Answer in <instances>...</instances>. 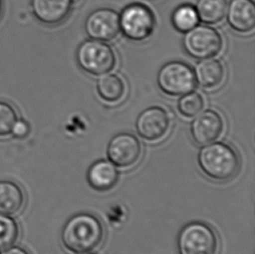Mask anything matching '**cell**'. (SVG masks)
I'll return each mask as SVG.
<instances>
[{"mask_svg": "<svg viewBox=\"0 0 255 254\" xmlns=\"http://www.w3.org/2000/svg\"><path fill=\"white\" fill-rule=\"evenodd\" d=\"M24 193L17 184L0 181V214L13 215L20 211L24 205Z\"/></svg>", "mask_w": 255, "mask_h": 254, "instance_id": "2e32d148", "label": "cell"}, {"mask_svg": "<svg viewBox=\"0 0 255 254\" xmlns=\"http://www.w3.org/2000/svg\"><path fill=\"white\" fill-rule=\"evenodd\" d=\"M76 60L84 72L90 75L101 76L115 67L117 58L114 49L107 43L88 39L77 49Z\"/></svg>", "mask_w": 255, "mask_h": 254, "instance_id": "277c9868", "label": "cell"}, {"mask_svg": "<svg viewBox=\"0 0 255 254\" xmlns=\"http://www.w3.org/2000/svg\"><path fill=\"white\" fill-rule=\"evenodd\" d=\"M3 0H0V18L2 17V15H3Z\"/></svg>", "mask_w": 255, "mask_h": 254, "instance_id": "d4e9b609", "label": "cell"}, {"mask_svg": "<svg viewBox=\"0 0 255 254\" xmlns=\"http://www.w3.org/2000/svg\"><path fill=\"white\" fill-rule=\"evenodd\" d=\"M191 124V135L198 145L217 140L224 129V121L216 111L207 110L196 115Z\"/></svg>", "mask_w": 255, "mask_h": 254, "instance_id": "8fae6325", "label": "cell"}, {"mask_svg": "<svg viewBox=\"0 0 255 254\" xmlns=\"http://www.w3.org/2000/svg\"><path fill=\"white\" fill-rule=\"evenodd\" d=\"M17 119L15 108L10 104L0 101V137L10 134L11 128Z\"/></svg>", "mask_w": 255, "mask_h": 254, "instance_id": "7402d4cb", "label": "cell"}, {"mask_svg": "<svg viewBox=\"0 0 255 254\" xmlns=\"http://www.w3.org/2000/svg\"><path fill=\"white\" fill-rule=\"evenodd\" d=\"M85 30L90 38L100 41H111L121 31L120 14L111 8L93 10L86 17Z\"/></svg>", "mask_w": 255, "mask_h": 254, "instance_id": "9c48e42d", "label": "cell"}, {"mask_svg": "<svg viewBox=\"0 0 255 254\" xmlns=\"http://www.w3.org/2000/svg\"><path fill=\"white\" fill-rule=\"evenodd\" d=\"M80 0H73V4H76V3H80Z\"/></svg>", "mask_w": 255, "mask_h": 254, "instance_id": "484cf974", "label": "cell"}, {"mask_svg": "<svg viewBox=\"0 0 255 254\" xmlns=\"http://www.w3.org/2000/svg\"><path fill=\"white\" fill-rule=\"evenodd\" d=\"M228 0H198L195 9L204 24H214L223 20L227 10Z\"/></svg>", "mask_w": 255, "mask_h": 254, "instance_id": "ac0fdd59", "label": "cell"}, {"mask_svg": "<svg viewBox=\"0 0 255 254\" xmlns=\"http://www.w3.org/2000/svg\"><path fill=\"white\" fill-rule=\"evenodd\" d=\"M31 130V127L29 126L27 122L23 120L17 119V121L14 123L13 127L10 130V134L16 138H24L27 137Z\"/></svg>", "mask_w": 255, "mask_h": 254, "instance_id": "603a6c76", "label": "cell"}, {"mask_svg": "<svg viewBox=\"0 0 255 254\" xmlns=\"http://www.w3.org/2000/svg\"><path fill=\"white\" fill-rule=\"evenodd\" d=\"M203 97L197 92H190L181 96L178 102V110L184 117L193 118L203 110Z\"/></svg>", "mask_w": 255, "mask_h": 254, "instance_id": "ffe728a7", "label": "cell"}, {"mask_svg": "<svg viewBox=\"0 0 255 254\" xmlns=\"http://www.w3.org/2000/svg\"><path fill=\"white\" fill-rule=\"evenodd\" d=\"M73 6V0H31L35 18L46 25L61 24L69 16Z\"/></svg>", "mask_w": 255, "mask_h": 254, "instance_id": "7c38bea8", "label": "cell"}, {"mask_svg": "<svg viewBox=\"0 0 255 254\" xmlns=\"http://www.w3.org/2000/svg\"><path fill=\"white\" fill-rule=\"evenodd\" d=\"M121 31L131 41H144L152 34L156 21L152 10L145 4L133 3L125 7L120 15Z\"/></svg>", "mask_w": 255, "mask_h": 254, "instance_id": "5b68a950", "label": "cell"}, {"mask_svg": "<svg viewBox=\"0 0 255 254\" xmlns=\"http://www.w3.org/2000/svg\"><path fill=\"white\" fill-rule=\"evenodd\" d=\"M0 254H29L27 251H25L24 248L19 247H9V248L3 249Z\"/></svg>", "mask_w": 255, "mask_h": 254, "instance_id": "cb8c5ba5", "label": "cell"}, {"mask_svg": "<svg viewBox=\"0 0 255 254\" xmlns=\"http://www.w3.org/2000/svg\"><path fill=\"white\" fill-rule=\"evenodd\" d=\"M193 72L196 83L204 89H214L221 86L224 80V66L218 59H201Z\"/></svg>", "mask_w": 255, "mask_h": 254, "instance_id": "9a60e30c", "label": "cell"}, {"mask_svg": "<svg viewBox=\"0 0 255 254\" xmlns=\"http://www.w3.org/2000/svg\"><path fill=\"white\" fill-rule=\"evenodd\" d=\"M157 84L166 95L182 96L195 89L196 79L190 65L181 61H171L159 69Z\"/></svg>", "mask_w": 255, "mask_h": 254, "instance_id": "8992f818", "label": "cell"}, {"mask_svg": "<svg viewBox=\"0 0 255 254\" xmlns=\"http://www.w3.org/2000/svg\"><path fill=\"white\" fill-rule=\"evenodd\" d=\"M227 19L230 27L239 33H249L255 27L254 0H231L228 5Z\"/></svg>", "mask_w": 255, "mask_h": 254, "instance_id": "4fadbf2b", "label": "cell"}, {"mask_svg": "<svg viewBox=\"0 0 255 254\" xmlns=\"http://www.w3.org/2000/svg\"><path fill=\"white\" fill-rule=\"evenodd\" d=\"M119 180V172L115 165L108 160H99L91 165L87 172V181L98 192L113 189Z\"/></svg>", "mask_w": 255, "mask_h": 254, "instance_id": "5bb4252c", "label": "cell"}, {"mask_svg": "<svg viewBox=\"0 0 255 254\" xmlns=\"http://www.w3.org/2000/svg\"><path fill=\"white\" fill-rule=\"evenodd\" d=\"M97 91L102 100L109 103H116L124 97L126 85L120 76L107 73L98 79Z\"/></svg>", "mask_w": 255, "mask_h": 254, "instance_id": "e0dca14e", "label": "cell"}, {"mask_svg": "<svg viewBox=\"0 0 255 254\" xmlns=\"http://www.w3.org/2000/svg\"><path fill=\"white\" fill-rule=\"evenodd\" d=\"M177 246L179 254H218L220 241L213 227L195 221L179 232Z\"/></svg>", "mask_w": 255, "mask_h": 254, "instance_id": "3957f363", "label": "cell"}, {"mask_svg": "<svg viewBox=\"0 0 255 254\" xmlns=\"http://www.w3.org/2000/svg\"><path fill=\"white\" fill-rule=\"evenodd\" d=\"M105 230L100 219L88 213L72 217L61 233L63 246L74 254L89 253L96 249L104 240Z\"/></svg>", "mask_w": 255, "mask_h": 254, "instance_id": "6da1fadb", "label": "cell"}, {"mask_svg": "<svg viewBox=\"0 0 255 254\" xmlns=\"http://www.w3.org/2000/svg\"><path fill=\"white\" fill-rule=\"evenodd\" d=\"M18 227L16 221L4 214H0V250L9 248L17 241Z\"/></svg>", "mask_w": 255, "mask_h": 254, "instance_id": "44dd1931", "label": "cell"}, {"mask_svg": "<svg viewBox=\"0 0 255 254\" xmlns=\"http://www.w3.org/2000/svg\"><path fill=\"white\" fill-rule=\"evenodd\" d=\"M140 142L133 134L122 132L111 139L107 147L109 161L120 168H131L141 158Z\"/></svg>", "mask_w": 255, "mask_h": 254, "instance_id": "ba28073f", "label": "cell"}, {"mask_svg": "<svg viewBox=\"0 0 255 254\" xmlns=\"http://www.w3.org/2000/svg\"><path fill=\"white\" fill-rule=\"evenodd\" d=\"M200 170L216 182H228L241 171V158L231 145L222 142H213L204 145L198 155Z\"/></svg>", "mask_w": 255, "mask_h": 254, "instance_id": "7a4b0ae2", "label": "cell"}, {"mask_svg": "<svg viewBox=\"0 0 255 254\" xmlns=\"http://www.w3.org/2000/svg\"><path fill=\"white\" fill-rule=\"evenodd\" d=\"M182 44L190 57L201 60L218 55L223 46V40L216 29L202 24L186 31Z\"/></svg>", "mask_w": 255, "mask_h": 254, "instance_id": "52a82bcc", "label": "cell"}, {"mask_svg": "<svg viewBox=\"0 0 255 254\" xmlns=\"http://www.w3.org/2000/svg\"><path fill=\"white\" fill-rule=\"evenodd\" d=\"M169 114L160 107H149L138 115L135 127L138 135L147 141H158L169 130Z\"/></svg>", "mask_w": 255, "mask_h": 254, "instance_id": "30bf717a", "label": "cell"}, {"mask_svg": "<svg viewBox=\"0 0 255 254\" xmlns=\"http://www.w3.org/2000/svg\"><path fill=\"white\" fill-rule=\"evenodd\" d=\"M91 254V253H82V254Z\"/></svg>", "mask_w": 255, "mask_h": 254, "instance_id": "4316f807", "label": "cell"}, {"mask_svg": "<svg viewBox=\"0 0 255 254\" xmlns=\"http://www.w3.org/2000/svg\"><path fill=\"white\" fill-rule=\"evenodd\" d=\"M171 19L173 27L182 33L195 27L200 22L195 7L188 3L177 7L172 12Z\"/></svg>", "mask_w": 255, "mask_h": 254, "instance_id": "d6986e66", "label": "cell"}]
</instances>
